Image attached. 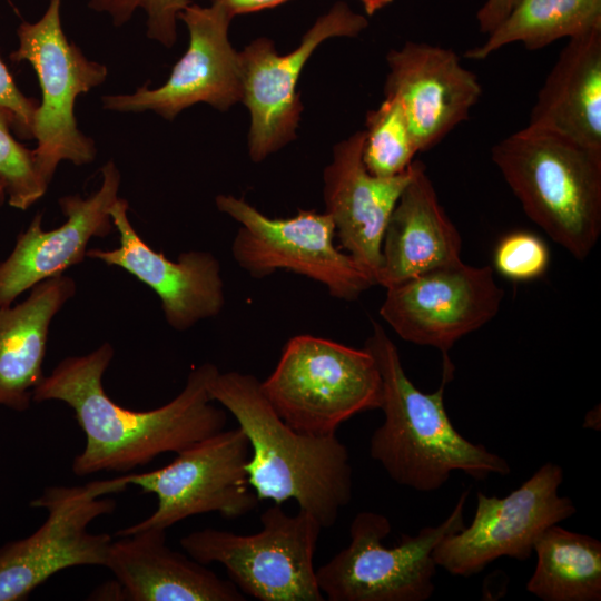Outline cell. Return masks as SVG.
I'll return each mask as SVG.
<instances>
[{"instance_id":"6da1fadb","label":"cell","mask_w":601,"mask_h":601,"mask_svg":"<svg viewBox=\"0 0 601 601\" xmlns=\"http://www.w3.org/2000/svg\"><path fill=\"white\" fill-rule=\"evenodd\" d=\"M114 353L112 345L104 343L88 354L68 356L33 392V402L60 401L72 408L86 437L72 462L76 475L127 473L225 428L227 413L214 404L208 392L210 378L219 371L215 364L194 368L181 392L167 404L134 411L115 403L104 388L102 377Z\"/></svg>"},{"instance_id":"7a4b0ae2","label":"cell","mask_w":601,"mask_h":601,"mask_svg":"<svg viewBox=\"0 0 601 601\" xmlns=\"http://www.w3.org/2000/svg\"><path fill=\"white\" fill-rule=\"evenodd\" d=\"M208 392L248 439V482L259 501L293 500L322 528L333 526L351 499L348 450L336 435L317 436L289 426L266 397L262 381L237 371L210 378Z\"/></svg>"},{"instance_id":"3957f363","label":"cell","mask_w":601,"mask_h":601,"mask_svg":"<svg viewBox=\"0 0 601 601\" xmlns=\"http://www.w3.org/2000/svg\"><path fill=\"white\" fill-rule=\"evenodd\" d=\"M364 348L374 356L383 382L384 422L371 436L370 454L395 483L433 492L455 471L479 481L511 472L505 459L472 443L452 424L444 405L454 373L449 357L443 358L439 388L424 393L406 375L397 347L378 323H372Z\"/></svg>"},{"instance_id":"277c9868","label":"cell","mask_w":601,"mask_h":601,"mask_svg":"<svg viewBox=\"0 0 601 601\" xmlns=\"http://www.w3.org/2000/svg\"><path fill=\"white\" fill-rule=\"evenodd\" d=\"M491 159L531 221L584 260L601 234V152L526 126Z\"/></svg>"},{"instance_id":"5b68a950","label":"cell","mask_w":601,"mask_h":601,"mask_svg":"<svg viewBox=\"0 0 601 601\" xmlns=\"http://www.w3.org/2000/svg\"><path fill=\"white\" fill-rule=\"evenodd\" d=\"M263 391L293 428L312 435H336L342 423L380 410L382 376L366 348H354L313 335H296L284 345Z\"/></svg>"},{"instance_id":"8992f818","label":"cell","mask_w":601,"mask_h":601,"mask_svg":"<svg viewBox=\"0 0 601 601\" xmlns=\"http://www.w3.org/2000/svg\"><path fill=\"white\" fill-rule=\"evenodd\" d=\"M253 534L204 529L180 539L194 560L220 563L229 580L246 597L260 601H323L314 568L322 525L307 512L292 515L280 504L260 515Z\"/></svg>"},{"instance_id":"52a82bcc","label":"cell","mask_w":601,"mask_h":601,"mask_svg":"<svg viewBox=\"0 0 601 601\" xmlns=\"http://www.w3.org/2000/svg\"><path fill=\"white\" fill-rule=\"evenodd\" d=\"M469 490L462 491L454 509L439 525L415 535L403 533L387 548L390 520L364 511L353 519L349 544L316 570L318 587L329 601H425L435 590L433 551L447 535L464 526Z\"/></svg>"},{"instance_id":"ba28073f","label":"cell","mask_w":601,"mask_h":601,"mask_svg":"<svg viewBox=\"0 0 601 601\" xmlns=\"http://www.w3.org/2000/svg\"><path fill=\"white\" fill-rule=\"evenodd\" d=\"M61 3L49 0L40 19L21 22L18 48L10 53L13 61H28L39 81L41 101L32 124L37 141L32 151L38 174L48 186L61 161L82 166L96 158L95 141L78 128L75 104L108 75L105 65L89 60L66 37Z\"/></svg>"},{"instance_id":"9c48e42d","label":"cell","mask_w":601,"mask_h":601,"mask_svg":"<svg viewBox=\"0 0 601 601\" xmlns=\"http://www.w3.org/2000/svg\"><path fill=\"white\" fill-rule=\"evenodd\" d=\"M249 456L250 445L244 431L224 428L176 453L164 467L104 480L107 494L135 485L157 497L154 513L117 535L147 528L167 530L187 518L209 512L226 519L252 512L259 499L248 482Z\"/></svg>"},{"instance_id":"30bf717a","label":"cell","mask_w":601,"mask_h":601,"mask_svg":"<svg viewBox=\"0 0 601 601\" xmlns=\"http://www.w3.org/2000/svg\"><path fill=\"white\" fill-rule=\"evenodd\" d=\"M216 206L239 224L231 244L237 265L252 277L264 278L290 270L323 285L342 300H355L375 285L347 254L338 248L328 214L299 209L289 218H270L243 198L218 195Z\"/></svg>"},{"instance_id":"8fae6325","label":"cell","mask_w":601,"mask_h":601,"mask_svg":"<svg viewBox=\"0 0 601 601\" xmlns=\"http://www.w3.org/2000/svg\"><path fill=\"white\" fill-rule=\"evenodd\" d=\"M562 482V467L548 462L504 497L477 492L473 521L436 545V565L466 578L502 556L530 559L548 528L577 513L572 500L559 495Z\"/></svg>"},{"instance_id":"7c38bea8","label":"cell","mask_w":601,"mask_h":601,"mask_svg":"<svg viewBox=\"0 0 601 601\" xmlns=\"http://www.w3.org/2000/svg\"><path fill=\"white\" fill-rule=\"evenodd\" d=\"M47 511L30 535L0 546V601L26 600L53 574L79 565H102L112 538L89 524L110 514L116 503L100 481L82 486H49L30 502Z\"/></svg>"},{"instance_id":"4fadbf2b","label":"cell","mask_w":601,"mask_h":601,"mask_svg":"<svg viewBox=\"0 0 601 601\" xmlns=\"http://www.w3.org/2000/svg\"><path fill=\"white\" fill-rule=\"evenodd\" d=\"M385 289L380 315L386 324L402 339L437 348L443 357L460 338L489 323L504 296L491 266L462 259Z\"/></svg>"},{"instance_id":"5bb4252c","label":"cell","mask_w":601,"mask_h":601,"mask_svg":"<svg viewBox=\"0 0 601 601\" xmlns=\"http://www.w3.org/2000/svg\"><path fill=\"white\" fill-rule=\"evenodd\" d=\"M368 24L345 2L335 3L303 36L299 46L278 55L272 40L258 38L239 52L243 98L250 112L248 151L258 162L296 136L303 111L296 86L314 50L333 37H355Z\"/></svg>"},{"instance_id":"9a60e30c","label":"cell","mask_w":601,"mask_h":601,"mask_svg":"<svg viewBox=\"0 0 601 601\" xmlns=\"http://www.w3.org/2000/svg\"><path fill=\"white\" fill-rule=\"evenodd\" d=\"M188 29L186 52L174 65L165 83L147 85L131 93L107 95L102 107L118 112L154 111L173 120L184 109L205 102L226 111L242 102L239 52L228 38L233 17L218 2L209 7L190 3L179 14Z\"/></svg>"},{"instance_id":"2e32d148","label":"cell","mask_w":601,"mask_h":601,"mask_svg":"<svg viewBox=\"0 0 601 601\" xmlns=\"http://www.w3.org/2000/svg\"><path fill=\"white\" fill-rule=\"evenodd\" d=\"M119 246L92 248L86 256L108 266H117L151 288L159 297L164 316L176 331H186L198 322L217 316L225 305L221 266L209 252L190 250L177 262L146 244L128 218V203L118 198L110 209Z\"/></svg>"},{"instance_id":"e0dca14e","label":"cell","mask_w":601,"mask_h":601,"mask_svg":"<svg viewBox=\"0 0 601 601\" xmlns=\"http://www.w3.org/2000/svg\"><path fill=\"white\" fill-rule=\"evenodd\" d=\"M101 184L87 198L68 195L59 199L65 223L50 230L42 228L37 214L21 231L13 249L0 263V307H7L26 290L80 264L93 237L104 238L115 228L110 209L116 203L120 173L112 160L101 168Z\"/></svg>"},{"instance_id":"ac0fdd59","label":"cell","mask_w":601,"mask_h":601,"mask_svg":"<svg viewBox=\"0 0 601 601\" xmlns=\"http://www.w3.org/2000/svg\"><path fill=\"white\" fill-rule=\"evenodd\" d=\"M386 61L385 96L402 106L418 152L437 145L466 120L482 95L476 75L447 48L406 41L390 50Z\"/></svg>"},{"instance_id":"d6986e66","label":"cell","mask_w":601,"mask_h":601,"mask_svg":"<svg viewBox=\"0 0 601 601\" xmlns=\"http://www.w3.org/2000/svg\"><path fill=\"white\" fill-rule=\"evenodd\" d=\"M363 141L359 130L334 147L323 175V195L342 249L376 285L385 227L412 177L413 162L396 176L372 175L363 162Z\"/></svg>"},{"instance_id":"ffe728a7","label":"cell","mask_w":601,"mask_h":601,"mask_svg":"<svg viewBox=\"0 0 601 601\" xmlns=\"http://www.w3.org/2000/svg\"><path fill=\"white\" fill-rule=\"evenodd\" d=\"M104 566L115 575L125 600L245 601L230 580L171 550L166 530L147 528L111 541Z\"/></svg>"},{"instance_id":"44dd1931","label":"cell","mask_w":601,"mask_h":601,"mask_svg":"<svg viewBox=\"0 0 601 601\" xmlns=\"http://www.w3.org/2000/svg\"><path fill=\"white\" fill-rule=\"evenodd\" d=\"M412 166L383 235L376 285L384 288L461 260L462 237L441 206L425 165L414 160Z\"/></svg>"},{"instance_id":"7402d4cb","label":"cell","mask_w":601,"mask_h":601,"mask_svg":"<svg viewBox=\"0 0 601 601\" xmlns=\"http://www.w3.org/2000/svg\"><path fill=\"white\" fill-rule=\"evenodd\" d=\"M528 127L601 152V29L569 39L538 93Z\"/></svg>"},{"instance_id":"603a6c76","label":"cell","mask_w":601,"mask_h":601,"mask_svg":"<svg viewBox=\"0 0 601 601\" xmlns=\"http://www.w3.org/2000/svg\"><path fill=\"white\" fill-rule=\"evenodd\" d=\"M28 297L0 307V406L17 412L29 408L33 392L45 377L50 325L75 296L76 282L66 275L46 279Z\"/></svg>"},{"instance_id":"cb8c5ba5","label":"cell","mask_w":601,"mask_h":601,"mask_svg":"<svg viewBox=\"0 0 601 601\" xmlns=\"http://www.w3.org/2000/svg\"><path fill=\"white\" fill-rule=\"evenodd\" d=\"M536 565L526 590L543 601L601 600V542L559 524L534 544Z\"/></svg>"},{"instance_id":"d4e9b609","label":"cell","mask_w":601,"mask_h":601,"mask_svg":"<svg viewBox=\"0 0 601 601\" xmlns=\"http://www.w3.org/2000/svg\"><path fill=\"white\" fill-rule=\"evenodd\" d=\"M594 29H601V0H520L484 43L469 49L465 57L485 59L514 42L538 50Z\"/></svg>"},{"instance_id":"484cf974","label":"cell","mask_w":601,"mask_h":601,"mask_svg":"<svg viewBox=\"0 0 601 601\" xmlns=\"http://www.w3.org/2000/svg\"><path fill=\"white\" fill-rule=\"evenodd\" d=\"M362 158L366 169L378 177L404 173L418 152L398 100L385 96L366 115Z\"/></svg>"},{"instance_id":"4316f807","label":"cell","mask_w":601,"mask_h":601,"mask_svg":"<svg viewBox=\"0 0 601 601\" xmlns=\"http://www.w3.org/2000/svg\"><path fill=\"white\" fill-rule=\"evenodd\" d=\"M11 128V116L0 109V175L7 185V201L27 210L45 195L48 185L38 174L33 151L12 136Z\"/></svg>"},{"instance_id":"83f0119b","label":"cell","mask_w":601,"mask_h":601,"mask_svg":"<svg viewBox=\"0 0 601 601\" xmlns=\"http://www.w3.org/2000/svg\"><path fill=\"white\" fill-rule=\"evenodd\" d=\"M190 3L191 0H89L88 7L107 14L116 27L124 26L141 10L148 38L170 48L177 40L179 14Z\"/></svg>"},{"instance_id":"f1b7e54d","label":"cell","mask_w":601,"mask_h":601,"mask_svg":"<svg viewBox=\"0 0 601 601\" xmlns=\"http://www.w3.org/2000/svg\"><path fill=\"white\" fill-rule=\"evenodd\" d=\"M550 263L545 242L536 234L514 230L503 236L493 253L496 272L513 282H529L544 275Z\"/></svg>"},{"instance_id":"f546056e","label":"cell","mask_w":601,"mask_h":601,"mask_svg":"<svg viewBox=\"0 0 601 601\" xmlns=\"http://www.w3.org/2000/svg\"><path fill=\"white\" fill-rule=\"evenodd\" d=\"M38 108L33 98L24 96L0 59V109L12 118V127L23 138H32V124Z\"/></svg>"},{"instance_id":"4dcf8cb0","label":"cell","mask_w":601,"mask_h":601,"mask_svg":"<svg viewBox=\"0 0 601 601\" xmlns=\"http://www.w3.org/2000/svg\"><path fill=\"white\" fill-rule=\"evenodd\" d=\"M520 0H486L476 13L479 29L490 35L510 14Z\"/></svg>"},{"instance_id":"1f68e13d","label":"cell","mask_w":601,"mask_h":601,"mask_svg":"<svg viewBox=\"0 0 601 601\" xmlns=\"http://www.w3.org/2000/svg\"><path fill=\"white\" fill-rule=\"evenodd\" d=\"M220 3L234 18L238 14L252 13L275 8L289 0H213Z\"/></svg>"},{"instance_id":"d6a6232c","label":"cell","mask_w":601,"mask_h":601,"mask_svg":"<svg viewBox=\"0 0 601 601\" xmlns=\"http://www.w3.org/2000/svg\"><path fill=\"white\" fill-rule=\"evenodd\" d=\"M359 1L362 2L367 16H373L378 10L383 9L384 7L393 2V0H359Z\"/></svg>"},{"instance_id":"836d02e7","label":"cell","mask_w":601,"mask_h":601,"mask_svg":"<svg viewBox=\"0 0 601 601\" xmlns=\"http://www.w3.org/2000/svg\"><path fill=\"white\" fill-rule=\"evenodd\" d=\"M600 412V410L594 408L590 411L585 416L584 427H591L597 428V418H600V415L597 417V414Z\"/></svg>"},{"instance_id":"e575fe53","label":"cell","mask_w":601,"mask_h":601,"mask_svg":"<svg viewBox=\"0 0 601 601\" xmlns=\"http://www.w3.org/2000/svg\"><path fill=\"white\" fill-rule=\"evenodd\" d=\"M8 200L7 185L3 177L0 175V206Z\"/></svg>"}]
</instances>
